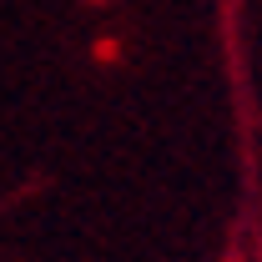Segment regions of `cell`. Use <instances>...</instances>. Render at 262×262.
I'll list each match as a JSON object with an SVG mask.
<instances>
[]
</instances>
